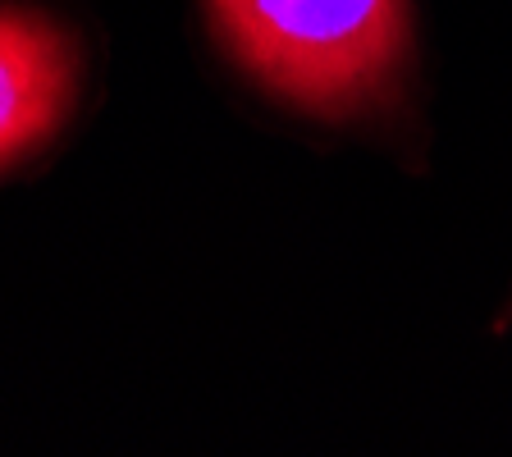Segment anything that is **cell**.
<instances>
[{"mask_svg":"<svg viewBox=\"0 0 512 457\" xmlns=\"http://www.w3.org/2000/svg\"><path fill=\"white\" fill-rule=\"evenodd\" d=\"M206 10L256 83L320 119L389 106L412 60L407 0H206Z\"/></svg>","mask_w":512,"mask_h":457,"instance_id":"6da1fadb","label":"cell"},{"mask_svg":"<svg viewBox=\"0 0 512 457\" xmlns=\"http://www.w3.org/2000/svg\"><path fill=\"white\" fill-rule=\"evenodd\" d=\"M74 78V42L51 19L0 10V170L60 128Z\"/></svg>","mask_w":512,"mask_h":457,"instance_id":"7a4b0ae2","label":"cell"}]
</instances>
